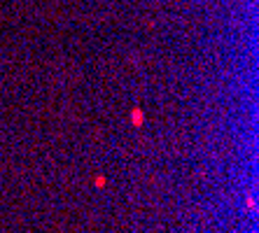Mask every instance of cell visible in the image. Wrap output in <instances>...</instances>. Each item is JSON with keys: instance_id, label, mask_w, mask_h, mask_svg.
<instances>
[{"instance_id": "6da1fadb", "label": "cell", "mask_w": 259, "mask_h": 233, "mask_svg": "<svg viewBox=\"0 0 259 233\" xmlns=\"http://www.w3.org/2000/svg\"><path fill=\"white\" fill-rule=\"evenodd\" d=\"M96 187H105V177H96Z\"/></svg>"}]
</instances>
